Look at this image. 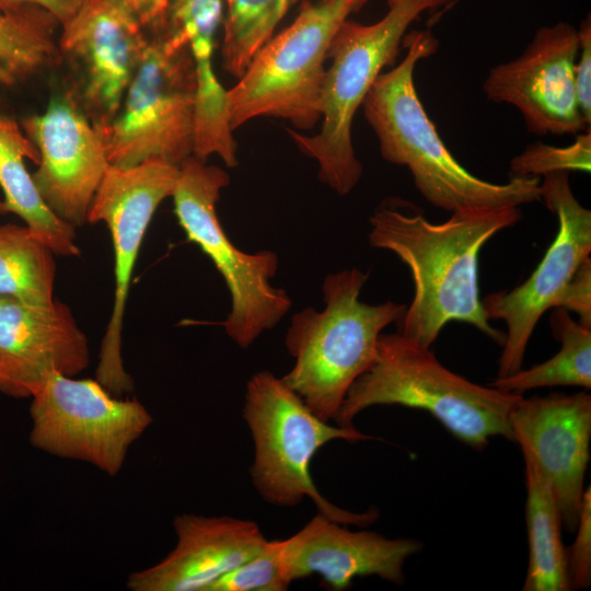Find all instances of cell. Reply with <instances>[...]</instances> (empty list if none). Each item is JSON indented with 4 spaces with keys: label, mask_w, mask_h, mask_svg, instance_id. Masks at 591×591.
<instances>
[{
    "label": "cell",
    "mask_w": 591,
    "mask_h": 591,
    "mask_svg": "<svg viewBox=\"0 0 591 591\" xmlns=\"http://www.w3.org/2000/svg\"><path fill=\"white\" fill-rule=\"evenodd\" d=\"M432 223L414 204L389 198L369 219L370 245L394 253L408 268L415 292L396 322L397 332L430 347L441 329L457 321L475 326L502 346L505 333L493 327L478 291V254L500 231L522 219L518 206L470 207Z\"/></svg>",
    "instance_id": "obj_1"
},
{
    "label": "cell",
    "mask_w": 591,
    "mask_h": 591,
    "mask_svg": "<svg viewBox=\"0 0 591 591\" xmlns=\"http://www.w3.org/2000/svg\"><path fill=\"white\" fill-rule=\"evenodd\" d=\"M402 47L406 49L403 60L380 73L361 104L381 157L406 166L422 197L450 212L540 201V177H512L496 184L476 177L456 161L427 115L414 83L417 62L434 55L439 42L429 30H414L405 34Z\"/></svg>",
    "instance_id": "obj_2"
},
{
    "label": "cell",
    "mask_w": 591,
    "mask_h": 591,
    "mask_svg": "<svg viewBox=\"0 0 591 591\" xmlns=\"http://www.w3.org/2000/svg\"><path fill=\"white\" fill-rule=\"evenodd\" d=\"M521 396L468 381L445 368L430 347L396 332L380 335L373 363L352 383L334 420L355 428L354 418L371 406L418 408L461 442L483 450L494 437L513 441L510 415Z\"/></svg>",
    "instance_id": "obj_3"
},
{
    "label": "cell",
    "mask_w": 591,
    "mask_h": 591,
    "mask_svg": "<svg viewBox=\"0 0 591 591\" xmlns=\"http://www.w3.org/2000/svg\"><path fill=\"white\" fill-rule=\"evenodd\" d=\"M368 276L358 268L326 276L324 310L298 312L286 334L294 364L281 379L325 421L335 419L352 383L373 363L382 331L407 308L393 301H360Z\"/></svg>",
    "instance_id": "obj_4"
},
{
    "label": "cell",
    "mask_w": 591,
    "mask_h": 591,
    "mask_svg": "<svg viewBox=\"0 0 591 591\" xmlns=\"http://www.w3.org/2000/svg\"><path fill=\"white\" fill-rule=\"evenodd\" d=\"M452 0H387L383 18L372 24L346 20L328 50L322 95V127L313 136L287 129L300 151L316 160L318 178L338 195L358 184L362 165L351 140L354 116L375 79L393 66L409 26L430 10Z\"/></svg>",
    "instance_id": "obj_5"
},
{
    "label": "cell",
    "mask_w": 591,
    "mask_h": 591,
    "mask_svg": "<svg viewBox=\"0 0 591 591\" xmlns=\"http://www.w3.org/2000/svg\"><path fill=\"white\" fill-rule=\"evenodd\" d=\"M243 417L255 444L252 482L266 501L293 507L308 496L320 513L345 525L364 526L378 519L375 509L355 513L332 505L310 475L312 459L327 442H357L373 437L356 427L332 426L321 419L281 378L269 371H260L247 382Z\"/></svg>",
    "instance_id": "obj_6"
},
{
    "label": "cell",
    "mask_w": 591,
    "mask_h": 591,
    "mask_svg": "<svg viewBox=\"0 0 591 591\" xmlns=\"http://www.w3.org/2000/svg\"><path fill=\"white\" fill-rule=\"evenodd\" d=\"M368 0H316L255 55L237 83L227 90L232 130L257 117L289 120L310 130L321 119L325 62L333 38Z\"/></svg>",
    "instance_id": "obj_7"
},
{
    "label": "cell",
    "mask_w": 591,
    "mask_h": 591,
    "mask_svg": "<svg viewBox=\"0 0 591 591\" xmlns=\"http://www.w3.org/2000/svg\"><path fill=\"white\" fill-rule=\"evenodd\" d=\"M148 30L146 53L117 114L95 128L109 165L158 158L179 167L194 151L195 66L182 37L161 26Z\"/></svg>",
    "instance_id": "obj_8"
},
{
    "label": "cell",
    "mask_w": 591,
    "mask_h": 591,
    "mask_svg": "<svg viewBox=\"0 0 591 591\" xmlns=\"http://www.w3.org/2000/svg\"><path fill=\"white\" fill-rule=\"evenodd\" d=\"M229 183L223 169L192 155L179 166L172 198L187 239L211 259L230 291L232 309L222 323L225 333L241 348H247L280 322L292 301L270 282L278 269L277 255L271 251L245 253L223 231L216 207Z\"/></svg>",
    "instance_id": "obj_9"
},
{
    "label": "cell",
    "mask_w": 591,
    "mask_h": 591,
    "mask_svg": "<svg viewBox=\"0 0 591 591\" xmlns=\"http://www.w3.org/2000/svg\"><path fill=\"white\" fill-rule=\"evenodd\" d=\"M30 407L31 444L51 455L88 462L117 475L130 447L152 422L137 398L108 392L96 379L46 373Z\"/></svg>",
    "instance_id": "obj_10"
},
{
    "label": "cell",
    "mask_w": 591,
    "mask_h": 591,
    "mask_svg": "<svg viewBox=\"0 0 591 591\" xmlns=\"http://www.w3.org/2000/svg\"><path fill=\"white\" fill-rule=\"evenodd\" d=\"M178 174V166L158 158L129 167L109 165L89 208L88 222H104L114 246V303L101 343L96 380L115 396L134 390L121 358L131 274L149 223L159 205L172 197Z\"/></svg>",
    "instance_id": "obj_11"
},
{
    "label": "cell",
    "mask_w": 591,
    "mask_h": 591,
    "mask_svg": "<svg viewBox=\"0 0 591 591\" xmlns=\"http://www.w3.org/2000/svg\"><path fill=\"white\" fill-rule=\"evenodd\" d=\"M540 188L541 200L558 220L555 240L523 283L482 299L487 318L501 320L507 326L497 378L522 368L541 316L556 308L565 287L591 253V211L575 197L569 172L544 175Z\"/></svg>",
    "instance_id": "obj_12"
},
{
    "label": "cell",
    "mask_w": 591,
    "mask_h": 591,
    "mask_svg": "<svg viewBox=\"0 0 591 591\" xmlns=\"http://www.w3.org/2000/svg\"><path fill=\"white\" fill-rule=\"evenodd\" d=\"M59 57L71 66L70 90L94 127L108 124L143 58L149 35L119 0H84L62 26Z\"/></svg>",
    "instance_id": "obj_13"
},
{
    "label": "cell",
    "mask_w": 591,
    "mask_h": 591,
    "mask_svg": "<svg viewBox=\"0 0 591 591\" xmlns=\"http://www.w3.org/2000/svg\"><path fill=\"white\" fill-rule=\"evenodd\" d=\"M578 53L573 25L543 26L519 57L490 69L483 91L490 102L514 106L532 134L577 136L590 130L576 91Z\"/></svg>",
    "instance_id": "obj_14"
},
{
    "label": "cell",
    "mask_w": 591,
    "mask_h": 591,
    "mask_svg": "<svg viewBox=\"0 0 591 591\" xmlns=\"http://www.w3.org/2000/svg\"><path fill=\"white\" fill-rule=\"evenodd\" d=\"M22 126L39 153L32 174L39 195L61 220L82 227L109 166L100 132L71 91L54 96Z\"/></svg>",
    "instance_id": "obj_15"
},
{
    "label": "cell",
    "mask_w": 591,
    "mask_h": 591,
    "mask_svg": "<svg viewBox=\"0 0 591 591\" xmlns=\"http://www.w3.org/2000/svg\"><path fill=\"white\" fill-rule=\"evenodd\" d=\"M510 421L513 441L534 460L552 489L563 525L575 533L590 459L591 395H522Z\"/></svg>",
    "instance_id": "obj_16"
},
{
    "label": "cell",
    "mask_w": 591,
    "mask_h": 591,
    "mask_svg": "<svg viewBox=\"0 0 591 591\" xmlns=\"http://www.w3.org/2000/svg\"><path fill=\"white\" fill-rule=\"evenodd\" d=\"M89 362L88 338L67 304L34 306L0 296V393L31 397L46 373L76 376Z\"/></svg>",
    "instance_id": "obj_17"
},
{
    "label": "cell",
    "mask_w": 591,
    "mask_h": 591,
    "mask_svg": "<svg viewBox=\"0 0 591 591\" xmlns=\"http://www.w3.org/2000/svg\"><path fill=\"white\" fill-rule=\"evenodd\" d=\"M322 513L280 541L283 575L289 583L318 575L331 590L348 589L357 577L376 576L394 584L405 580L406 559L421 552L414 538H389L372 531H351Z\"/></svg>",
    "instance_id": "obj_18"
},
{
    "label": "cell",
    "mask_w": 591,
    "mask_h": 591,
    "mask_svg": "<svg viewBox=\"0 0 591 591\" xmlns=\"http://www.w3.org/2000/svg\"><path fill=\"white\" fill-rule=\"evenodd\" d=\"M176 546L152 567L131 572V591H207L267 544L258 525L231 517L183 513L173 522Z\"/></svg>",
    "instance_id": "obj_19"
},
{
    "label": "cell",
    "mask_w": 591,
    "mask_h": 591,
    "mask_svg": "<svg viewBox=\"0 0 591 591\" xmlns=\"http://www.w3.org/2000/svg\"><path fill=\"white\" fill-rule=\"evenodd\" d=\"M25 159L36 165L39 153L22 127L12 118L0 116V213H14L31 232L56 255L79 256L76 227L57 217L39 195Z\"/></svg>",
    "instance_id": "obj_20"
},
{
    "label": "cell",
    "mask_w": 591,
    "mask_h": 591,
    "mask_svg": "<svg viewBox=\"0 0 591 591\" xmlns=\"http://www.w3.org/2000/svg\"><path fill=\"white\" fill-rule=\"evenodd\" d=\"M526 486L525 521L529 566L524 591L570 589L561 515L545 477L529 453L522 451Z\"/></svg>",
    "instance_id": "obj_21"
},
{
    "label": "cell",
    "mask_w": 591,
    "mask_h": 591,
    "mask_svg": "<svg viewBox=\"0 0 591 591\" xmlns=\"http://www.w3.org/2000/svg\"><path fill=\"white\" fill-rule=\"evenodd\" d=\"M551 327L560 341L559 351L548 360L501 378L489 385L523 395L524 392L551 386L591 387V328L575 321L563 308H554Z\"/></svg>",
    "instance_id": "obj_22"
},
{
    "label": "cell",
    "mask_w": 591,
    "mask_h": 591,
    "mask_svg": "<svg viewBox=\"0 0 591 591\" xmlns=\"http://www.w3.org/2000/svg\"><path fill=\"white\" fill-rule=\"evenodd\" d=\"M58 21L39 7L0 13V84L13 88L57 62Z\"/></svg>",
    "instance_id": "obj_23"
},
{
    "label": "cell",
    "mask_w": 591,
    "mask_h": 591,
    "mask_svg": "<svg viewBox=\"0 0 591 591\" xmlns=\"http://www.w3.org/2000/svg\"><path fill=\"white\" fill-rule=\"evenodd\" d=\"M54 255L26 225L0 224V296L27 305H51L56 278Z\"/></svg>",
    "instance_id": "obj_24"
},
{
    "label": "cell",
    "mask_w": 591,
    "mask_h": 591,
    "mask_svg": "<svg viewBox=\"0 0 591 591\" xmlns=\"http://www.w3.org/2000/svg\"><path fill=\"white\" fill-rule=\"evenodd\" d=\"M299 1L223 0L222 68L239 79Z\"/></svg>",
    "instance_id": "obj_25"
},
{
    "label": "cell",
    "mask_w": 591,
    "mask_h": 591,
    "mask_svg": "<svg viewBox=\"0 0 591 591\" xmlns=\"http://www.w3.org/2000/svg\"><path fill=\"white\" fill-rule=\"evenodd\" d=\"M513 177H541L555 172L591 170V132L578 134L568 147H554L543 142L529 144L510 162Z\"/></svg>",
    "instance_id": "obj_26"
},
{
    "label": "cell",
    "mask_w": 591,
    "mask_h": 591,
    "mask_svg": "<svg viewBox=\"0 0 591 591\" xmlns=\"http://www.w3.org/2000/svg\"><path fill=\"white\" fill-rule=\"evenodd\" d=\"M280 558V540L220 577L207 591H282L289 587Z\"/></svg>",
    "instance_id": "obj_27"
},
{
    "label": "cell",
    "mask_w": 591,
    "mask_h": 591,
    "mask_svg": "<svg viewBox=\"0 0 591 591\" xmlns=\"http://www.w3.org/2000/svg\"><path fill=\"white\" fill-rule=\"evenodd\" d=\"M573 544L566 549L570 589H586L591 584V489L583 494L579 523Z\"/></svg>",
    "instance_id": "obj_28"
},
{
    "label": "cell",
    "mask_w": 591,
    "mask_h": 591,
    "mask_svg": "<svg viewBox=\"0 0 591 591\" xmlns=\"http://www.w3.org/2000/svg\"><path fill=\"white\" fill-rule=\"evenodd\" d=\"M556 308L579 316L578 322L591 328V258H586L560 294Z\"/></svg>",
    "instance_id": "obj_29"
},
{
    "label": "cell",
    "mask_w": 591,
    "mask_h": 591,
    "mask_svg": "<svg viewBox=\"0 0 591 591\" xmlns=\"http://www.w3.org/2000/svg\"><path fill=\"white\" fill-rule=\"evenodd\" d=\"M579 57L575 63V83L580 111L587 124L591 121V22L590 15L578 28Z\"/></svg>",
    "instance_id": "obj_30"
},
{
    "label": "cell",
    "mask_w": 591,
    "mask_h": 591,
    "mask_svg": "<svg viewBox=\"0 0 591 591\" xmlns=\"http://www.w3.org/2000/svg\"><path fill=\"white\" fill-rule=\"evenodd\" d=\"M84 0H0V13H11L25 7H39L65 25L80 9Z\"/></svg>",
    "instance_id": "obj_31"
},
{
    "label": "cell",
    "mask_w": 591,
    "mask_h": 591,
    "mask_svg": "<svg viewBox=\"0 0 591 591\" xmlns=\"http://www.w3.org/2000/svg\"><path fill=\"white\" fill-rule=\"evenodd\" d=\"M140 21L146 28L160 23L166 10L169 0H119Z\"/></svg>",
    "instance_id": "obj_32"
}]
</instances>
